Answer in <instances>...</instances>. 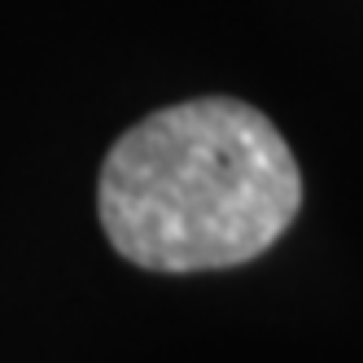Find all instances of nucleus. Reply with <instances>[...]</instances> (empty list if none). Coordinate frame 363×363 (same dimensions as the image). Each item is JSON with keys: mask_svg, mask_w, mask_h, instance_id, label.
Returning <instances> with one entry per match:
<instances>
[{"mask_svg": "<svg viewBox=\"0 0 363 363\" xmlns=\"http://www.w3.org/2000/svg\"><path fill=\"white\" fill-rule=\"evenodd\" d=\"M110 245L149 272H215L272 250L302 211L280 127L232 96L167 106L123 132L101 167Z\"/></svg>", "mask_w": 363, "mask_h": 363, "instance_id": "obj_1", "label": "nucleus"}]
</instances>
